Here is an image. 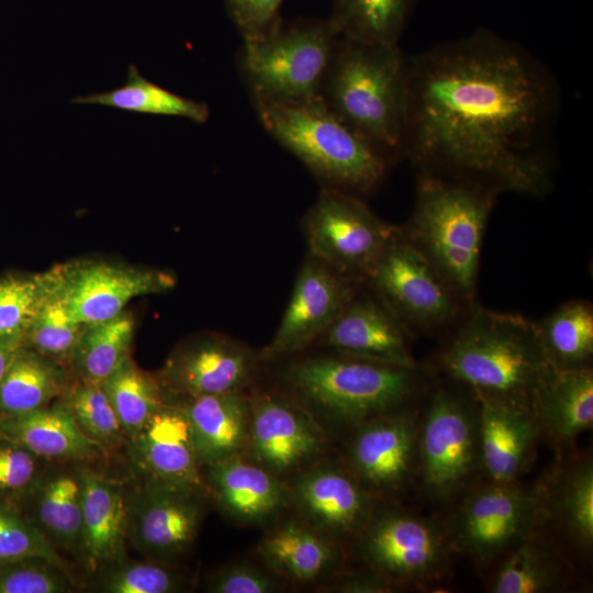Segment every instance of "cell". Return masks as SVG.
I'll return each mask as SVG.
<instances>
[{
	"label": "cell",
	"mask_w": 593,
	"mask_h": 593,
	"mask_svg": "<svg viewBox=\"0 0 593 593\" xmlns=\"http://www.w3.org/2000/svg\"><path fill=\"white\" fill-rule=\"evenodd\" d=\"M559 91L518 43L480 29L409 57L404 157L494 192L550 187Z\"/></svg>",
	"instance_id": "cell-1"
},
{
	"label": "cell",
	"mask_w": 593,
	"mask_h": 593,
	"mask_svg": "<svg viewBox=\"0 0 593 593\" xmlns=\"http://www.w3.org/2000/svg\"><path fill=\"white\" fill-rule=\"evenodd\" d=\"M409 57L399 44L339 36L320 98L346 125L392 164L404 157Z\"/></svg>",
	"instance_id": "cell-2"
},
{
	"label": "cell",
	"mask_w": 593,
	"mask_h": 593,
	"mask_svg": "<svg viewBox=\"0 0 593 593\" xmlns=\"http://www.w3.org/2000/svg\"><path fill=\"white\" fill-rule=\"evenodd\" d=\"M440 362L447 374L475 394L529 406L551 366L537 323L482 307L472 312L447 344Z\"/></svg>",
	"instance_id": "cell-3"
},
{
	"label": "cell",
	"mask_w": 593,
	"mask_h": 593,
	"mask_svg": "<svg viewBox=\"0 0 593 593\" xmlns=\"http://www.w3.org/2000/svg\"><path fill=\"white\" fill-rule=\"evenodd\" d=\"M495 195L471 181L419 171L414 208L403 232L463 300L474 295Z\"/></svg>",
	"instance_id": "cell-4"
},
{
	"label": "cell",
	"mask_w": 593,
	"mask_h": 593,
	"mask_svg": "<svg viewBox=\"0 0 593 593\" xmlns=\"http://www.w3.org/2000/svg\"><path fill=\"white\" fill-rule=\"evenodd\" d=\"M254 107L267 133L323 186L361 198L383 181L389 159L340 121L321 98Z\"/></svg>",
	"instance_id": "cell-5"
},
{
	"label": "cell",
	"mask_w": 593,
	"mask_h": 593,
	"mask_svg": "<svg viewBox=\"0 0 593 593\" xmlns=\"http://www.w3.org/2000/svg\"><path fill=\"white\" fill-rule=\"evenodd\" d=\"M287 394L317 421L354 426L400 410L418 388L416 368L345 356L309 357L286 367Z\"/></svg>",
	"instance_id": "cell-6"
},
{
	"label": "cell",
	"mask_w": 593,
	"mask_h": 593,
	"mask_svg": "<svg viewBox=\"0 0 593 593\" xmlns=\"http://www.w3.org/2000/svg\"><path fill=\"white\" fill-rule=\"evenodd\" d=\"M338 37L327 18H296L282 19L261 40L243 43L236 65L253 104L320 98Z\"/></svg>",
	"instance_id": "cell-7"
},
{
	"label": "cell",
	"mask_w": 593,
	"mask_h": 593,
	"mask_svg": "<svg viewBox=\"0 0 593 593\" xmlns=\"http://www.w3.org/2000/svg\"><path fill=\"white\" fill-rule=\"evenodd\" d=\"M363 279L409 331L439 328L457 314V294L399 228Z\"/></svg>",
	"instance_id": "cell-8"
},
{
	"label": "cell",
	"mask_w": 593,
	"mask_h": 593,
	"mask_svg": "<svg viewBox=\"0 0 593 593\" xmlns=\"http://www.w3.org/2000/svg\"><path fill=\"white\" fill-rule=\"evenodd\" d=\"M302 230L307 255L360 280L398 227L379 219L360 197L323 186Z\"/></svg>",
	"instance_id": "cell-9"
},
{
	"label": "cell",
	"mask_w": 593,
	"mask_h": 593,
	"mask_svg": "<svg viewBox=\"0 0 593 593\" xmlns=\"http://www.w3.org/2000/svg\"><path fill=\"white\" fill-rule=\"evenodd\" d=\"M417 461L426 492L449 499L482 467L478 410L450 391L434 392L417 435Z\"/></svg>",
	"instance_id": "cell-10"
},
{
	"label": "cell",
	"mask_w": 593,
	"mask_h": 593,
	"mask_svg": "<svg viewBox=\"0 0 593 593\" xmlns=\"http://www.w3.org/2000/svg\"><path fill=\"white\" fill-rule=\"evenodd\" d=\"M260 362L258 353L240 340L215 332L179 343L155 372L165 402L244 391Z\"/></svg>",
	"instance_id": "cell-11"
},
{
	"label": "cell",
	"mask_w": 593,
	"mask_h": 593,
	"mask_svg": "<svg viewBox=\"0 0 593 593\" xmlns=\"http://www.w3.org/2000/svg\"><path fill=\"white\" fill-rule=\"evenodd\" d=\"M357 555L363 563L393 582H421L445 566L447 546L439 529L398 508L373 510L356 536Z\"/></svg>",
	"instance_id": "cell-12"
},
{
	"label": "cell",
	"mask_w": 593,
	"mask_h": 593,
	"mask_svg": "<svg viewBox=\"0 0 593 593\" xmlns=\"http://www.w3.org/2000/svg\"><path fill=\"white\" fill-rule=\"evenodd\" d=\"M56 268L67 307L82 324L111 318L133 299L168 292L177 283L170 270L103 259H76Z\"/></svg>",
	"instance_id": "cell-13"
},
{
	"label": "cell",
	"mask_w": 593,
	"mask_h": 593,
	"mask_svg": "<svg viewBox=\"0 0 593 593\" xmlns=\"http://www.w3.org/2000/svg\"><path fill=\"white\" fill-rule=\"evenodd\" d=\"M208 497L189 488L137 481L130 490L128 540L149 560L172 564L194 544Z\"/></svg>",
	"instance_id": "cell-14"
},
{
	"label": "cell",
	"mask_w": 593,
	"mask_h": 593,
	"mask_svg": "<svg viewBox=\"0 0 593 593\" xmlns=\"http://www.w3.org/2000/svg\"><path fill=\"white\" fill-rule=\"evenodd\" d=\"M250 399L243 456L272 474L305 469L325 448L320 422L289 394L259 393Z\"/></svg>",
	"instance_id": "cell-15"
},
{
	"label": "cell",
	"mask_w": 593,
	"mask_h": 593,
	"mask_svg": "<svg viewBox=\"0 0 593 593\" xmlns=\"http://www.w3.org/2000/svg\"><path fill=\"white\" fill-rule=\"evenodd\" d=\"M359 279L307 255L271 340L258 351L272 361L316 343L358 292Z\"/></svg>",
	"instance_id": "cell-16"
},
{
	"label": "cell",
	"mask_w": 593,
	"mask_h": 593,
	"mask_svg": "<svg viewBox=\"0 0 593 593\" xmlns=\"http://www.w3.org/2000/svg\"><path fill=\"white\" fill-rule=\"evenodd\" d=\"M539 508L536 492L515 481L492 482L467 495L454 517L452 534L463 551L488 561L529 534Z\"/></svg>",
	"instance_id": "cell-17"
},
{
	"label": "cell",
	"mask_w": 593,
	"mask_h": 593,
	"mask_svg": "<svg viewBox=\"0 0 593 593\" xmlns=\"http://www.w3.org/2000/svg\"><path fill=\"white\" fill-rule=\"evenodd\" d=\"M137 481L167 483L206 493L183 410L165 402L124 446Z\"/></svg>",
	"instance_id": "cell-18"
},
{
	"label": "cell",
	"mask_w": 593,
	"mask_h": 593,
	"mask_svg": "<svg viewBox=\"0 0 593 593\" xmlns=\"http://www.w3.org/2000/svg\"><path fill=\"white\" fill-rule=\"evenodd\" d=\"M417 435L413 417L400 410L360 424L348 448L350 473L370 494L401 490L417 462Z\"/></svg>",
	"instance_id": "cell-19"
},
{
	"label": "cell",
	"mask_w": 593,
	"mask_h": 593,
	"mask_svg": "<svg viewBox=\"0 0 593 593\" xmlns=\"http://www.w3.org/2000/svg\"><path fill=\"white\" fill-rule=\"evenodd\" d=\"M289 492L304 522L334 541L356 537L374 510L350 471L332 465L301 470Z\"/></svg>",
	"instance_id": "cell-20"
},
{
	"label": "cell",
	"mask_w": 593,
	"mask_h": 593,
	"mask_svg": "<svg viewBox=\"0 0 593 593\" xmlns=\"http://www.w3.org/2000/svg\"><path fill=\"white\" fill-rule=\"evenodd\" d=\"M410 331L376 296L358 292L316 343L337 355L369 362L416 368Z\"/></svg>",
	"instance_id": "cell-21"
},
{
	"label": "cell",
	"mask_w": 593,
	"mask_h": 593,
	"mask_svg": "<svg viewBox=\"0 0 593 593\" xmlns=\"http://www.w3.org/2000/svg\"><path fill=\"white\" fill-rule=\"evenodd\" d=\"M82 528L80 557L88 572L126 558L130 489L89 463H80Z\"/></svg>",
	"instance_id": "cell-22"
},
{
	"label": "cell",
	"mask_w": 593,
	"mask_h": 593,
	"mask_svg": "<svg viewBox=\"0 0 593 593\" xmlns=\"http://www.w3.org/2000/svg\"><path fill=\"white\" fill-rule=\"evenodd\" d=\"M202 475L210 496L245 524H262L291 503L289 486L243 455L203 467Z\"/></svg>",
	"instance_id": "cell-23"
},
{
	"label": "cell",
	"mask_w": 593,
	"mask_h": 593,
	"mask_svg": "<svg viewBox=\"0 0 593 593\" xmlns=\"http://www.w3.org/2000/svg\"><path fill=\"white\" fill-rule=\"evenodd\" d=\"M482 467L492 482H514L539 429L529 405L477 394Z\"/></svg>",
	"instance_id": "cell-24"
},
{
	"label": "cell",
	"mask_w": 593,
	"mask_h": 593,
	"mask_svg": "<svg viewBox=\"0 0 593 593\" xmlns=\"http://www.w3.org/2000/svg\"><path fill=\"white\" fill-rule=\"evenodd\" d=\"M0 437L52 463H91L110 456L86 437L61 399L29 413L1 417Z\"/></svg>",
	"instance_id": "cell-25"
},
{
	"label": "cell",
	"mask_w": 593,
	"mask_h": 593,
	"mask_svg": "<svg viewBox=\"0 0 593 593\" xmlns=\"http://www.w3.org/2000/svg\"><path fill=\"white\" fill-rule=\"evenodd\" d=\"M170 403L178 404L188 418L201 469L243 454L250 415V399L244 391Z\"/></svg>",
	"instance_id": "cell-26"
},
{
	"label": "cell",
	"mask_w": 593,
	"mask_h": 593,
	"mask_svg": "<svg viewBox=\"0 0 593 593\" xmlns=\"http://www.w3.org/2000/svg\"><path fill=\"white\" fill-rule=\"evenodd\" d=\"M257 550L265 564L284 581L315 582L338 572L343 564L336 541L304 521H286L273 527Z\"/></svg>",
	"instance_id": "cell-27"
},
{
	"label": "cell",
	"mask_w": 593,
	"mask_h": 593,
	"mask_svg": "<svg viewBox=\"0 0 593 593\" xmlns=\"http://www.w3.org/2000/svg\"><path fill=\"white\" fill-rule=\"evenodd\" d=\"M45 468L22 513L58 550L80 556L82 480L80 463Z\"/></svg>",
	"instance_id": "cell-28"
},
{
	"label": "cell",
	"mask_w": 593,
	"mask_h": 593,
	"mask_svg": "<svg viewBox=\"0 0 593 593\" xmlns=\"http://www.w3.org/2000/svg\"><path fill=\"white\" fill-rule=\"evenodd\" d=\"M530 409L538 427L552 438H574L593 423L592 369L551 365L533 393Z\"/></svg>",
	"instance_id": "cell-29"
},
{
	"label": "cell",
	"mask_w": 593,
	"mask_h": 593,
	"mask_svg": "<svg viewBox=\"0 0 593 593\" xmlns=\"http://www.w3.org/2000/svg\"><path fill=\"white\" fill-rule=\"evenodd\" d=\"M75 379L67 366L21 346L0 382V418L52 404L67 393Z\"/></svg>",
	"instance_id": "cell-30"
},
{
	"label": "cell",
	"mask_w": 593,
	"mask_h": 593,
	"mask_svg": "<svg viewBox=\"0 0 593 593\" xmlns=\"http://www.w3.org/2000/svg\"><path fill=\"white\" fill-rule=\"evenodd\" d=\"M135 332V315L127 309L111 318L87 324L70 360L74 376L101 383L131 356Z\"/></svg>",
	"instance_id": "cell-31"
},
{
	"label": "cell",
	"mask_w": 593,
	"mask_h": 593,
	"mask_svg": "<svg viewBox=\"0 0 593 593\" xmlns=\"http://www.w3.org/2000/svg\"><path fill=\"white\" fill-rule=\"evenodd\" d=\"M417 0H331L327 18L339 36L371 44H399Z\"/></svg>",
	"instance_id": "cell-32"
},
{
	"label": "cell",
	"mask_w": 593,
	"mask_h": 593,
	"mask_svg": "<svg viewBox=\"0 0 593 593\" xmlns=\"http://www.w3.org/2000/svg\"><path fill=\"white\" fill-rule=\"evenodd\" d=\"M71 102L100 104L146 114L182 116L198 124L205 123L210 118L206 103L181 97L149 81L141 75L135 65L128 67L127 79L122 87L77 97Z\"/></svg>",
	"instance_id": "cell-33"
},
{
	"label": "cell",
	"mask_w": 593,
	"mask_h": 593,
	"mask_svg": "<svg viewBox=\"0 0 593 593\" xmlns=\"http://www.w3.org/2000/svg\"><path fill=\"white\" fill-rule=\"evenodd\" d=\"M550 363L559 368L589 367L593 356V307L583 300L567 302L537 323Z\"/></svg>",
	"instance_id": "cell-34"
},
{
	"label": "cell",
	"mask_w": 593,
	"mask_h": 593,
	"mask_svg": "<svg viewBox=\"0 0 593 593\" xmlns=\"http://www.w3.org/2000/svg\"><path fill=\"white\" fill-rule=\"evenodd\" d=\"M101 387L119 417L126 440L165 403L156 374L142 369L132 355L101 382Z\"/></svg>",
	"instance_id": "cell-35"
},
{
	"label": "cell",
	"mask_w": 593,
	"mask_h": 593,
	"mask_svg": "<svg viewBox=\"0 0 593 593\" xmlns=\"http://www.w3.org/2000/svg\"><path fill=\"white\" fill-rule=\"evenodd\" d=\"M48 270V287L24 345L70 368L72 354L87 324L79 323L70 314L59 288L56 265Z\"/></svg>",
	"instance_id": "cell-36"
},
{
	"label": "cell",
	"mask_w": 593,
	"mask_h": 593,
	"mask_svg": "<svg viewBox=\"0 0 593 593\" xmlns=\"http://www.w3.org/2000/svg\"><path fill=\"white\" fill-rule=\"evenodd\" d=\"M69 407L80 430L109 455L124 448L126 436L101 383L75 379L60 398Z\"/></svg>",
	"instance_id": "cell-37"
},
{
	"label": "cell",
	"mask_w": 593,
	"mask_h": 593,
	"mask_svg": "<svg viewBox=\"0 0 593 593\" xmlns=\"http://www.w3.org/2000/svg\"><path fill=\"white\" fill-rule=\"evenodd\" d=\"M496 573L494 593H538L552 589L559 570L553 556L538 541L523 538Z\"/></svg>",
	"instance_id": "cell-38"
},
{
	"label": "cell",
	"mask_w": 593,
	"mask_h": 593,
	"mask_svg": "<svg viewBox=\"0 0 593 593\" xmlns=\"http://www.w3.org/2000/svg\"><path fill=\"white\" fill-rule=\"evenodd\" d=\"M48 282V269L0 273V337L25 339Z\"/></svg>",
	"instance_id": "cell-39"
},
{
	"label": "cell",
	"mask_w": 593,
	"mask_h": 593,
	"mask_svg": "<svg viewBox=\"0 0 593 593\" xmlns=\"http://www.w3.org/2000/svg\"><path fill=\"white\" fill-rule=\"evenodd\" d=\"M96 589L105 593H174L187 588L188 580L171 564L157 561H128L126 558L98 572Z\"/></svg>",
	"instance_id": "cell-40"
},
{
	"label": "cell",
	"mask_w": 593,
	"mask_h": 593,
	"mask_svg": "<svg viewBox=\"0 0 593 593\" xmlns=\"http://www.w3.org/2000/svg\"><path fill=\"white\" fill-rule=\"evenodd\" d=\"M556 507L574 541L589 548L593 541V467L589 461L569 471L558 489Z\"/></svg>",
	"instance_id": "cell-41"
},
{
	"label": "cell",
	"mask_w": 593,
	"mask_h": 593,
	"mask_svg": "<svg viewBox=\"0 0 593 593\" xmlns=\"http://www.w3.org/2000/svg\"><path fill=\"white\" fill-rule=\"evenodd\" d=\"M27 557L45 558L71 572L59 551L22 511L0 500V563Z\"/></svg>",
	"instance_id": "cell-42"
},
{
	"label": "cell",
	"mask_w": 593,
	"mask_h": 593,
	"mask_svg": "<svg viewBox=\"0 0 593 593\" xmlns=\"http://www.w3.org/2000/svg\"><path fill=\"white\" fill-rule=\"evenodd\" d=\"M75 589L72 573L45 558L0 563V593H68Z\"/></svg>",
	"instance_id": "cell-43"
},
{
	"label": "cell",
	"mask_w": 593,
	"mask_h": 593,
	"mask_svg": "<svg viewBox=\"0 0 593 593\" xmlns=\"http://www.w3.org/2000/svg\"><path fill=\"white\" fill-rule=\"evenodd\" d=\"M47 463L26 448L0 437V500L21 510Z\"/></svg>",
	"instance_id": "cell-44"
},
{
	"label": "cell",
	"mask_w": 593,
	"mask_h": 593,
	"mask_svg": "<svg viewBox=\"0 0 593 593\" xmlns=\"http://www.w3.org/2000/svg\"><path fill=\"white\" fill-rule=\"evenodd\" d=\"M284 588V580L267 566L235 562L219 569L205 585L213 593H273Z\"/></svg>",
	"instance_id": "cell-45"
},
{
	"label": "cell",
	"mask_w": 593,
	"mask_h": 593,
	"mask_svg": "<svg viewBox=\"0 0 593 593\" xmlns=\"http://www.w3.org/2000/svg\"><path fill=\"white\" fill-rule=\"evenodd\" d=\"M227 13L243 43L256 42L269 34L282 20L283 0H224Z\"/></svg>",
	"instance_id": "cell-46"
},
{
	"label": "cell",
	"mask_w": 593,
	"mask_h": 593,
	"mask_svg": "<svg viewBox=\"0 0 593 593\" xmlns=\"http://www.w3.org/2000/svg\"><path fill=\"white\" fill-rule=\"evenodd\" d=\"M393 583L382 573L367 567L365 571L340 574L331 589L343 593H384L392 591Z\"/></svg>",
	"instance_id": "cell-47"
},
{
	"label": "cell",
	"mask_w": 593,
	"mask_h": 593,
	"mask_svg": "<svg viewBox=\"0 0 593 593\" xmlns=\"http://www.w3.org/2000/svg\"><path fill=\"white\" fill-rule=\"evenodd\" d=\"M24 345V340L18 338L0 337V382L3 379L15 353Z\"/></svg>",
	"instance_id": "cell-48"
}]
</instances>
